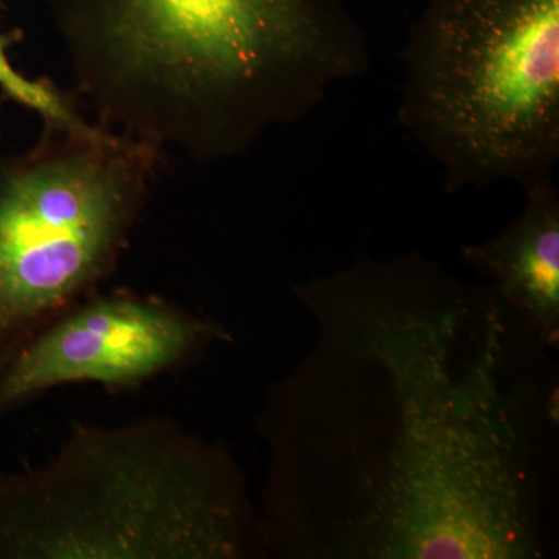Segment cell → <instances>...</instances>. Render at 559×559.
<instances>
[{
	"label": "cell",
	"instance_id": "obj_1",
	"mask_svg": "<svg viewBox=\"0 0 559 559\" xmlns=\"http://www.w3.org/2000/svg\"><path fill=\"white\" fill-rule=\"evenodd\" d=\"M314 342L264 390L261 555L543 559L547 348L419 252L294 286Z\"/></svg>",
	"mask_w": 559,
	"mask_h": 559
},
{
	"label": "cell",
	"instance_id": "obj_2",
	"mask_svg": "<svg viewBox=\"0 0 559 559\" xmlns=\"http://www.w3.org/2000/svg\"><path fill=\"white\" fill-rule=\"evenodd\" d=\"M102 128L201 164L307 119L371 66L342 0H55Z\"/></svg>",
	"mask_w": 559,
	"mask_h": 559
},
{
	"label": "cell",
	"instance_id": "obj_3",
	"mask_svg": "<svg viewBox=\"0 0 559 559\" xmlns=\"http://www.w3.org/2000/svg\"><path fill=\"white\" fill-rule=\"evenodd\" d=\"M259 554V511L230 448L173 419L73 423L49 462L0 469V559Z\"/></svg>",
	"mask_w": 559,
	"mask_h": 559
},
{
	"label": "cell",
	"instance_id": "obj_4",
	"mask_svg": "<svg viewBox=\"0 0 559 559\" xmlns=\"http://www.w3.org/2000/svg\"><path fill=\"white\" fill-rule=\"evenodd\" d=\"M403 68L396 120L448 190L554 178L559 0H428Z\"/></svg>",
	"mask_w": 559,
	"mask_h": 559
},
{
	"label": "cell",
	"instance_id": "obj_5",
	"mask_svg": "<svg viewBox=\"0 0 559 559\" xmlns=\"http://www.w3.org/2000/svg\"><path fill=\"white\" fill-rule=\"evenodd\" d=\"M157 157L100 124L44 127L33 148L0 154V362L114 274Z\"/></svg>",
	"mask_w": 559,
	"mask_h": 559
},
{
	"label": "cell",
	"instance_id": "obj_6",
	"mask_svg": "<svg viewBox=\"0 0 559 559\" xmlns=\"http://www.w3.org/2000/svg\"><path fill=\"white\" fill-rule=\"evenodd\" d=\"M224 342H231V334L223 323L175 301L127 288L98 289L0 362V414L62 385L139 390L189 369Z\"/></svg>",
	"mask_w": 559,
	"mask_h": 559
},
{
	"label": "cell",
	"instance_id": "obj_7",
	"mask_svg": "<svg viewBox=\"0 0 559 559\" xmlns=\"http://www.w3.org/2000/svg\"><path fill=\"white\" fill-rule=\"evenodd\" d=\"M520 218L460 257L488 280L503 304L527 323L540 344L559 348V190L554 178L524 187Z\"/></svg>",
	"mask_w": 559,
	"mask_h": 559
},
{
	"label": "cell",
	"instance_id": "obj_8",
	"mask_svg": "<svg viewBox=\"0 0 559 559\" xmlns=\"http://www.w3.org/2000/svg\"><path fill=\"white\" fill-rule=\"evenodd\" d=\"M10 39L0 33V91L10 100L38 114L44 127L61 130H90L92 123L73 106L64 92L47 80H32L14 69L7 55Z\"/></svg>",
	"mask_w": 559,
	"mask_h": 559
}]
</instances>
